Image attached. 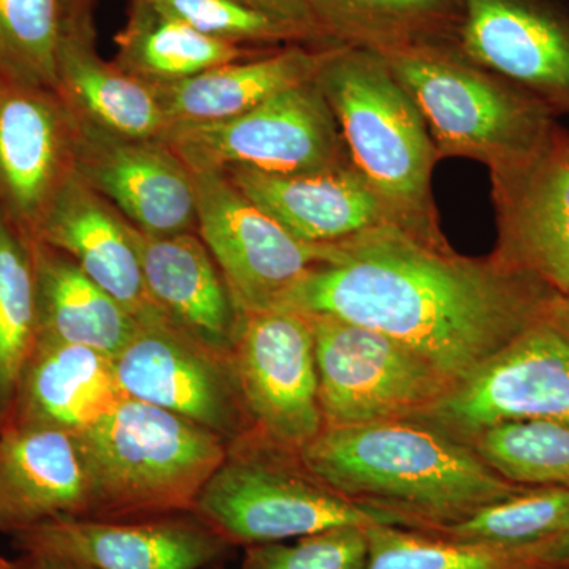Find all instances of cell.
I'll list each match as a JSON object with an SVG mask.
<instances>
[{
	"mask_svg": "<svg viewBox=\"0 0 569 569\" xmlns=\"http://www.w3.org/2000/svg\"><path fill=\"white\" fill-rule=\"evenodd\" d=\"M560 302L548 284L493 254L462 257L445 236L391 223L332 244L282 307L383 332L456 388L556 316Z\"/></svg>",
	"mask_w": 569,
	"mask_h": 569,
	"instance_id": "obj_1",
	"label": "cell"
},
{
	"mask_svg": "<svg viewBox=\"0 0 569 569\" xmlns=\"http://www.w3.org/2000/svg\"><path fill=\"white\" fill-rule=\"evenodd\" d=\"M299 455L336 492L395 512L422 531L530 488L508 481L473 448L417 419L325 427Z\"/></svg>",
	"mask_w": 569,
	"mask_h": 569,
	"instance_id": "obj_2",
	"label": "cell"
},
{
	"mask_svg": "<svg viewBox=\"0 0 569 569\" xmlns=\"http://www.w3.org/2000/svg\"><path fill=\"white\" fill-rule=\"evenodd\" d=\"M313 82L331 108L355 170L406 227L443 238L430 189L437 149L387 58L359 44L329 48Z\"/></svg>",
	"mask_w": 569,
	"mask_h": 569,
	"instance_id": "obj_3",
	"label": "cell"
},
{
	"mask_svg": "<svg viewBox=\"0 0 569 569\" xmlns=\"http://www.w3.org/2000/svg\"><path fill=\"white\" fill-rule=\"evenodd\" d=\"M78 438L88 518L103 520L192 512L228 449L211 430L130 397Z\"/></svg>",
	"mask_w": 569,
	"mask_h": 569,
	"instance_id": "obj_4",
	"label": "cell"
},
{
	"mask_svg": "<svg viewBox=\"0 0 569 569\" xmlns=\"http://www.w3.org/2000/svg\"><path fill=\"white\" fill-rule=\"evenodd\" d=\"M192 512L233 548L307 537L336 527L385 523L410 529L395 512L365 507L329 488L299 452L252 430L227 456L194 501Z\"/></svg>",
	"mask_w": 569,
	"mask_h": 569,
	"instance_id": "obj_5",
	"label": "cell"
},
{
	"mask_svg": "<svg viewBox=\"0 0 569 569\" xmlns=\"http://www.w3.org/2000/svg\"><path fill=\"white\" fill-rule=\"evenodd\" d=\"M417 103L441 157H468L489 170L529 156L557 126L533 93L427 43L380 51Z\"/></svg>",
	"mask_w": 569,
	"mask_h": 569,
	"instance_id": "obj_6",
	"label": "cell"
},
{
	"mask_svg": "<svg viewBox=\"0 0 569 569\" xmlns=\"http://www.w3.org/2000/svg\"><path fill=\"white\" fill-rule=\"evenodd\" d=\"M309 317L325 427L415 419L455 388L436 367L383 332L339 318Z\"/></svg>",
	"mask_w": 569,
	"mask_h": 569,
	"instance_id": "obj_7",
	"label": "cell"
},
{
	"mask_svg": "<svg viewBox=\"0 0 569 569\" xmlns=\"http://www.w3.org/2000/svg\"><path fill=\"white\" fill-rule=\"evenodd\" d=\"M163 141L190 171L239 167L299 174L350 162L331 108L313 81L277 93L238 118L176 123Z\"/></svg>",
	"mask_w": 569,
	"mask_h": 569,
	"instance_id": "obj_8",
	"label": "cell"
},
{
	"mask_svg": "<svg viewBox=\"0 0 569 569\" xmlns=\"http://www.w3.org/2000/svg\"><path fill=\"white\" fill-rule=\"evenodd\" d=\"M112 365L123 395L189 419L227 445L254 430L233 355L187 335L159 310L138 318Z\"/></svg>",
	"mask_w": 569,
	"mask_h": 569,
	"instance_id": "obj_9",
	"label": "cell"
},
{
	"mask_svg": "<svg viewBox=\"0 0 569 569\" xmlns=\"http://www.w3.org/2000/svg\"><path fill=\"white\" fill-rule=\"evenodd\" d=\"M415 419L467 445L505 422L569 426V329L559 312L523 332Z\"/></svg>",
	"mask_w": 569,
	"mask_h": 569,
	"instance_id": "obj_10",
	"label": "cell"
},
{
	"mask_svg": "<svg viewBox=\"0 0 569 569\" xmlns=\"http://www.w3.org/2000/svg\"><path fill=\"white\" fill-rule=\"evenodd\" d=\"M197 186V233L242 312L282 307L307 272L325 263L331 246L295 238L246 197L223 171H192Z\"/></svg>",
	"mask_w": 569,
	"mask_h": 569,
	"instance_id": "obj_11",
	"label": "cell"
},
{
	"mask_svg": "<svg viewBox=\"0 0 569 569\" xmlns=\"http://www.w3.org/2000/svg\"><path fill=\"white\" fill-rule=\"evenodd\" d=\"M233 359L253 429L301 452L325 429L310 317L295 309L246 313Z\"/></svg>",
	"mask_w": 569,
	"mask_h": 569,
	"instance_id": "obj_12",
	"label": "cell"
},
{
	"mask_svg": "<svg viewBox=\"0 0 569 569\" xmlns=\"http://www.w3.org/2000/svg\"><path fill=\"white\" fill-rule=\"evenodd\" d=\"M493 257L569 293V133L559 123L529 156L490 170Z\"/></svg>",
	"mask_w": 569,
	"mask_h": 569,
	"instance_id": "obj_13",
	"label": "cell"
},
{
	"mask_svg": "<svg viewBox=\"0 0 569 569\" xmlns=\"http://www.w3.org/2000/svg\"><path fill=\"white\" fill-rule=\"evenodd\" d=\"M26 553H48L93 569H211L233 546L194 512L159 518H58L17 535Z\"/></svg>",
	"mask_w": 569,
	"mask_h": 569,
	"instance_id": "obj_14",
	"label": "cell"
},
{
	"mask_svg": "<svg viewBox=\"0 0 569 569\" xmlns=\"http://www.w3.org/2000/svg\"><path fill=\"white\" fill-rule=\"evenodd\" d=\"M463 58L569 114V11L553 0H460Z\"/></svg>",
	"mask_w": 569,
	"mask_h": 569,
	"instance_id": "obj_15",
	"label": "cell"
},
{
	"mask_svg": "<svg viewBox=\"0 0 569 569\" xmlns=\"http://www.w3.org/2000/svg\"><path fill=\"white\" fill-rule=\"evenodd\" d=\"M77 140L58 92L0 78V208L31 239L77 173Z\"/></svg>",
	"mask_w": 569,
	"mask_h": 569,
	"instance_id": "obj_16",
	"label": "cell"
},
{
	"mask_svg": "<svg viewBox=\"0 0 569 569\" xmlns=\"http://www.w3.org/2000/svg\"><path fill=\"white\" fill-rule=\"evenodd\" d=\"M74 171L141 233L197 231L193 173L167 141L127 140L78 122Z\"/></svg>",
	"mask_w": 569,
	"mask_h": 569,
	"instance_id": "obj_17",
	"label": "cell"
},
{
	"mask_svg": "<svg viewBox=\"0 0 569 569\" xmlns=\"http://www.w3.org/2000/svg\"><path fill=\"white\" fill-rule=\"evenodd\" d=\"M223 173L309 244H337L385 224L406 227L350 162L312 173L266 174L239 167Z\"/></svg>",
	"mask_w": 569,
	"mask_h": 569,
	"instance_id": "obj_18",
	"label": "cell"
},
{
	"mask_svg": "<svg viewBox=\"0 0 569 569\" xmlns=\"http://www.w3.org/2000/svg\"><path fill=\"white\" fill-rule=\"evenodd\" d=\"M89 485L78 433L7 421L0 426V533L58 518H88Z\"/></svg>",
	"mask_w": 569,
	"mask_h": 569,
	"instance_id": "obj_19",
	"label": "cell"
},
{
	"mask_svg": "<svg viewBox=\"0 0 569 569\" xmlns=\"http://www.w3.org/2000/svg\"><path fill=\"white\" fill-rule=\"evenodd\" d=\"M56 92L78 122L112 137L163 140L171 129L157 89L97 52L91 7L67 13Z\"/></svg>",
	"mask_w": 569,
	"mask_h": 569,
	"instance_id": "obj_20",
	"label": "cell"
},
{
	"mask_svg": "<svg viewBox=\"0 0 569 569\" xmlns=\"http://www.w3.org/2000/svg\"><path fill=\"white\" fill-rule=\"evenodd\" d=\"M32 239L69 254L132 316L159 310L146 291L140 230L77 173L63 186Z\"/></svg>",
	"mask_w": 569,
	"mask_h": 569,
	"instance_id": "obj_21",
	"label": "cell"
},
{
	"mask_svg": "<svg viewBox=\"0 0 569 569\" xmlns=\"http://www.w3.org/2000/svg\"><path fill=\"white\" fill-rule=\"evenodd\" d=\"M146 291L176 328L233 355L246 313L197 231L148 236L140 231Z\"/></svg>",
	"mask_w": 569,
	"mask_h": 569,
	"instance_id": "obj_22",
	"label": "cell"
},
{
	"mask_svg": "<svg viewBox=\"0 0 569 569\" xmlns=\"http://www.w3.org/2000/svg\"><path fill=\"white\" fill-rule=\"evenodd\" d=\"M126 399L111 356L41 337L22 370L7 421L81 433Z\"/></svg>",
	"mask_w": 569,
	"mask_h": 569,
	"instance_id": "obj_23",
	"label": "cell"
},
{
	"mask_svg": "<svg viewBox=\"0 0 569 569\" xmlns=\"http://www.w3.org/2000/svg\"><path fill=\"white\" fill-rule=\"evenodd\" d=\"M323 54L325 51L291 44L153 88L171 126L227 121L260 107L277 93L316 80Z\"/></svg>",
	"mask_w": 569,
	"mask_h": 569,
	"instance_id": "obj_24",
	"label": "cell"
},
{
	"mask_svg": "<svg viewBox=\"0 0 569 569\" xmlns=\"http://www.w3.org/2000/svg\"><path fill=\"white\" fill-rule=\"evenodd\" d=\"M39 339L78 343L114 358L138 326L132 316L69 254L33 241Z\"/></svg>",
	"mask_w": 569,
	"mask_h": 569,
	"instance_id": "obj_25",
	"label": "cell"
},
{
	"mask_svg": "<svg viewBox=\"0 0 569 569\" xmlns=\"http://www.w3.org/2000/svg\"><path fill=\"white\" fill-rule=\"evenodd\" d=\"M114 41L116 66L151 86L174 84L224 63L261 54L206 37L149 0H132L129 20Z\"/></svg>",
	"mask_w": 569,
	"mask_h": 569,
	"instance_id": "obj_26",
	"label": "cell"
},
{
	"mask_svg": "<svg viewBox=\"0 0 569 569\" xmlns=\"http://www.w3.org/2000/svg\"><path fill=\"white\" fill-rule=\"evenodd\" d=\"M37 340L32 239L0 208V426L10 417L22 370Z\"/></svg>",
	"mask_w": 569,
	"mask_h": 569,
	"instance_id": "obj_27",
	"label": "cell"
},
{
	"mask_svg": "<svg viewBox=\"0 0 569 569\" xmlns=\"http://www.w3.org/2000/svg\"><path fill=\"white\" fill-rule=\"evenodd\" d=\"M318 28L326 39L383 51L427 43V36L443 28L460 0H310Z\"/></svg>",
	"mask_w": 569,
	"mask_h": 569,
	"instance_id": "obj_28",
	"label": "cell"
},
{
	"mask_svg": "<svg viewBox=\"0 0 569 569\" xmlns=\"http://www.w3.org/2000/svg\"><path fill=\"white\" fill-rule=\"evenodd\" d=\"M568 530L569 489L538 486L429 533L485 548L526 550Z\"/></svg>",
	"mask_w": 569,
	"mask_h": 569,
	"instance_id": "obj_29",
	"label": "cell"
},
{
	"mask_svg": "<svg viewBox=\"0 0 569 569\" xmlns=\"http://www.w3.org/2000/svg\"><path fill=\"white\" fill-rule=\"evenodd\" d=\"M67 13V0H0V78L56 91Z\"/></svg>",
	"mask_w": 569,
	"mask_h": 569,
	"instance_id": "obj_30",
	"label": "cell"
},
{
	"mask_svg": "<svg viewBox=\"0 0 569 569\" xmlns=\"http://www.w3.org/2000/svg\"><path fill=\"white\" fill-rule=\"evenodd\" d=\"M468 447L515 485L569 489V426L505 422L478 433Z\"/></svg>",
	"mask_w": 569,
	"mask_h": 569,
	"instance_id": "obj_31",
	"label": "cell"
},
{
	"mask_svg": "<svg viewBox=\"0 0 569 569\" xmlns=\"http://www.w3.org/2000/svg\"><path fill=\"white\" fill-rule=\"evenodd\" d=\"M365 569H537L526 550L467 545L417 529L369 526Z\"/></svg>",
	"mask_w": 569,
	"mask_h": 569,
	"instance_id": "obj_32",
	"label": "cell"
},
{
	"mask_svg": "<svg viewBox=\"0 0 569 569\" xmlns=\"http://www.w3.org/2000/svg\"><path fill=\"white\" fill-rule=\"evenodd\" d=\"M157 9L178 18L194 31L224 43H299L317 40L312 33L246 6L239 0H149Z\"/></svg>",
	"mask_w": 569,
	"mask_h": 569,
	"instance_id": "obj_33",
	"label": "cell"
},
{
	"mask_svg": "<svg viewBox=\"0 0 569 569\" xmlns=\"http://www.w3.org/2000/svg\"><path fill=\"white\" fill-rule=\"evenodd\" d=\"M367 527L346 526L246 548L242 569H365Z\"/></svg>",
	"mask_w": 569,
	"mask_h": 569,
	"instance_id": "obj_34",
	"label": "cell"
},
{
	"mask_svg": "<svg viewBox=\"0 0 569 569\" xmlns=\"http://www.w3.org/2000/svg\"><path fill=\"white\" fill-rule=\"evenodd\" d=\"M239 2L298 26V28L312 33L317 40L326 39L323 32L318 28L310 0H239Z\"/></svg>",
	"mask_w": 569,
	"mask_h": 569,
	"instance_id": "obj_35",
	"label": "cell"
},
{
	"mask_svg": "<svg viewBox=\"0 0 569 569\" xmlns=\"http://www.w3.org/2000/svg\"><path fill=\"white\" fill-rule=\"evenodd\" d=\"M526 553L538 568L569 569V530L550 541L526 549Z\"/></svg>",
	"mask_w": 569,
	"mask_h": 569,
	"instance_id": "obj_36",
	"label": "cell"
},
{
	"mask_svg": "<svg viewBox=\"0 0 569 569\" xmlns=\"http://www.w3.org/2000/svg\"><path fill=\"white\" fill-rule=\"evenodd\" d=\"M32 569H93L86 565L61 559V557L48 556V553H28Z\"/></svg>",
	"mask_w": 569,
	"mask_h": 569,
	"instance_id": "obj_37",
	"label": "cell"
},
{
	"mask_svg": "<svg viewBox=\"0 0 569 569\" xmlns=\"http://www.w3.org/2000/svg\"><path fill=\"white\" fill-rule=\"evenodd\" d=\"M0 569H32L31 559L28 553L22 560L0 559Z\"/></svg>",
	"mask_w": 569,
	"mask_h": 569,
	"instance_id": "obj_38",
	"label": "cell"
},
{
	"mask_svg": "<svg viewBox=\"0 0 569 569\" xmlns=\"http://www.w3.org/2000/svg\"><path fill=\"white\" fill-rule=\"evenodd\" d=\"M559 317L560 320L563 321V325L569 329V293L561 298L560 307H559Z\"/></svg>",
	"mask_w": 569,
	"mask_h": 569,
	"instance_id": "obj_39",
	"label": "cell"
},
{
	"mask_svg": "<svg viewBox=\"0 0 569 569\" xmlns=\"http://www.w3.org/2000/svg\"><path fill=\"white\" fill-rule=\"evenodd\" d=\"M93 0H67V7H91Z\"/></svg>",
	"mask_w": 569,
	"mask_h": 569,
	"instance_id": "obj_40",
	"label": "cell"
},
{
	"mask_svg": "<svg viewBox=\"0 0 569 569\" xmlns=\"http://www.w3.org/2000/svg\"><path fill=\"white\" fill-rule=\"evenodd\" d=\"M537 569H557V568H537Z\"/></svg>",
	"mask_w": 569,
	"mask_h": 569,
	"instance_id": "obj_41",
	"label": "cell"
}]
</instances>
